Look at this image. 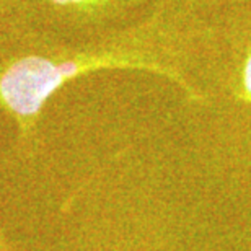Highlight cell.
Instances as JSON below:
<instances>
[{"instance_id": "6da1fadb", "label": "cell", "mask_w": 251, "mask_h": 251, "mask_svg": "<svg viewBox=\"0 0 251 251\" xmlns=\"http://www.w3.org/2000/svg\"><path fill=\"white\" fill-rule=\"evenodd\" d=\"M109 69L162 74L189 90L147 46L139 29H113L85 39L33 33L0 44V113L15 129L13 158L22 165L34 160L41 145L44 111L65 85Z\"/></svg>"}, {"instance_id": "7a4b0ae2", "label": "cell", "mask_w": 251, "mask_h": 251, "mask_svg": "<svg viewBox=\"0 0 251 251\" xmlns=\"http://www.w3.org/2000/svg\"><path fill=\"white\" fill-rule=\"evenodd\" d=\"M39 33L61 39H85L113 31L139 0H28Z\"/></svg>"}, {"instance_id": "3957f363", "label": "cell", "mask_w": 251, "mask_h": 251, "mask_svg": "<svg viewBox=\"0 0 251 251\" xmlns=\"http://www.w3.org/2000/svg\"><path fill=\"white\" fill-rule=\"evenodd\" d=\"M33 33H39V25L28 0H0V44Z\"/></svg>"}, {"instance_id": "277c9868", "label": "cell", "mask_w": 251, "mask_h": 251, "mask_svg": "<svg viewBox=\"0 0 251 251\" xmlns=\"http://www.w3.org/2000/svg\"><path fill=\"white\" fill-rule=\"evenodd\" d=\"M238 98L251 104V51L248 52L247 59L243 62L242 74H240V87H238Z\"/></svg>"}, {"instance_id": "5b68a950", "label": "cell", "mask_w": 251, "mask_h": 251, "mask_svg": "<svg viewBox=\"0 0 251 251\" xmlns=\"http://www.w3.org/2000/svg\"><path fill=\"white\" fill-rule=\"evenodd\" d=\"M0 251H20L13 242V238H10V235L7 233L2 222H0Z\"/></svg>"}]
</instances>
